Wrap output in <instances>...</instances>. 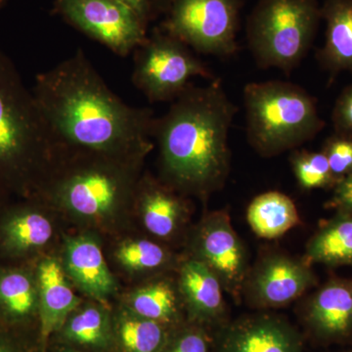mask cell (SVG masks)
Here are the masks:
<instances>
[{
	"label": "cell",
	"instance_id": "1",
	"mask_svg": "<svg viewBox=\"0 0 352 352\" xmlns=\"http://www.w3.org/2000/svg\"><path fill=\"white\" fill-rule=\"evenodd\" d=\"M32 90L60 148L138 161L154 148L153 111L124 103L82 50L39 74Z\"/></svg>",
	"mask_w": 352,
	"mask_h": 352
},
{
	"label": "cell",
	"instance_id": "2",
	"mask_svg": "<svg viewBox=\"0 0 352 352\" xmlns=\"http://www.w3.org/2000/svg\"><path fill=\"white\" fill-rule=\"evenodd\" d=\"M237 112L219 78L206 87L191 83L153 124L163 182L201 199L221 189L230 173L229 131Z\"/></svg>",
	"mask_w": 352,
	"mask_h": 352
},
{
	"label": "cell",
	"instance_id": "3",
	"mask_svg": "<svg viewBox=\"0 0 352 352\" xmlns=\"http://www.w3.org/2000/svg\"><path fill=\"white\" fill-rule=\"evenodd\" d=\"M58 151L34 92L0 50V188L36 196Z\"/></svg>",
	"mask_w": 352,
	"mask_h": 352
},
{
	"label": "cell",
	"instance_id": "4",
	"mask_svg": "<svg viewBox=\"0 0 352 352\" xmlns=\"http://www.w3.org/2000/svg\"><path fill=\"white\" fill-rule=\"evenodd\" d=\"M142 163L59 148L36 196L76 219L101 223L134 203Z\"/></svg>",
	"mask_w": 352,
	"mask_h": 352
},
{
	"label": "cell",
	"instance_id": "5",
	"mask_svg": "<svg viewBox=\"0 0 352 352\" xmlns=\"http://www.w3.org/2000/svg\"><path fill=\"white\" fill-rule=\"evenodd\" d=\"M243 98L248 141L261 156L275 157L298 149L325 126L316 99L295 83L250 82Z\"/></svg>",
	"mask_w": 352,
	"mask_h": 352
},
{
	"label": "cell",
	"instance_id": "6",
	"mask_svg": "<svg viewBox=\"0 0 352 352\" xmlns=\"http://www.w3.org/2000/svg\"><path fill=\"white\" fill-rule=\"evenodd\" d=\"M320 19L317 0H259L247 24L258 66L289 75L309 52Z\"/></svg>",
	"mask_w": 352,
	"mask_h": 352
},
{
	"label": "cell",
	"instance_id": "7",
	"mask_svg": "<svg viewBox=\"0 0 352 352\" xmlns=\"http://www.w3.org/2000/svg\"><path fill=\"white\" fill-rule=\"evenodd\" d=\"M134 54L132 82L152 103L175 100L196 76L215 78L189 46L163 30L153 32Z\"/></svg>",
	"mask_w": 352,
	"mask_h": 352
},
{
	"label": "cell",
	"instance_id": "8",
	"mask_svg": "<svg viewBox=\"0 0 352 352\" xmlns=\"http://www.w3.org/2000/svg\"><path fill=\"white\" fill-rule=\"evenodd\" d=\"M239 0H173L162 30L192 50L217 57L237 53Z\"/></svg>",
	"mask_w": 352,
	"mask_h": 352
},
{
	"label": "cell",
	"instance_id": "9",
	"mask_svg": "<svg viewBox=\"0 0 352 352\" xmlns=\"http://www.w3.org/2000/svg\"><path fill=\"white\" fill-rule=\"evenodd\" d=\"M53 11L118 56L134 52L148 38L147 23L120 0H55Z\"/></svg>",
	"mask_w": 352,
	"mask_h": 352
},
{
	"label": "cell",
	"instance_id": "10",
	"mask_svg": "<svg viewBox=\"0 0 352 352\" xmlns=\"http://www.w3.org/2000/svg\"><path fill=\"white\" fill-rule=\"evenodd\" d=\"M190 256L208 266L219 278L224 292L234 300L242 298L249 273V252L231 223L226 210L210 212L192 233Z\"/></svg>",
	"mask_w": 352,
	"mask_h": 352
},
{
	"label": "cell",
	"instance_id": "11",
	"mask_svg": "<svg viewBox=\"0 0 352 352\" xmlns=\"http://www.w3.org/2000/svg\"><path fill=\"white\" fill-rule=\"evenodd\" d=\"M311 264L282 252H268L250 268L242 298L250 307L276 309L291 305L316 286Z\"/></svg>",
	"mask_w": 352,
	"mask_h": 352
},
{
	"label": "cell",
	"instance_id": "12",
	"mask_svg": "<svg viewBox=\"0 0 352 352\" xmlns=\"http://www.w3.org/2000/svg\"><path fill=\"white\" fill-rule=\"evenodd\" d=\"M217 352H303L302 335L276 315L240 317L217 329Z\"/></svg>",
	"mask_w": 352,
	"mask_h": 352
},
{
	"label": "cell",
	"instance_id": "13",
	"mask_svg": "<svg viewBox=\"0 0 352 352\" xmlns=\"http://www.w3.org/2000/svg\"><path fill=\"white\" fill-rule=\"evenodd\" d=\"M0 210V258L11 263H28L50 244L54 226L38 196Z\"/></svg>",
	"mask_w": 352,
	"mask_h": 352
},
{
	"label": "cell",
	"instance_id": "14",
	"mask_svg": "<svg viewBox=\"0 0 352 352\" xmlns=\"http://www.w3.org/2000/svg\"><path fill=\"white\" fill-rule=\"evenodd\" d=\"M308 332L323 344L352 336V279L333 278L309 296L303 308Z\"/></svg>",
	"mask_w": 352,
	"mask_h": 352
},
{
	"label": "cell",
	"instance_id": "15",
	"mask_svg": "<svg viewBox=\"0 0 352 352\" xmlns=\"http://www.w3.org/2000/svg\"><path fill=\"white\" fill-rule=\"evenodd\" d=\"M177 285L183 305L197 325L219 329L229 321L223 287L205 264L191 258L183 261Z\"/></svg>",
	"mask_w": 352,
	"mask_h": 352
},
{
	"label": "cell",
	"instance_id": "16",
	"mask_svg": "<svg viewBox=\"0 0 352 352\" xmlns=\"http://www.w3.org/2000/svg\"><path fill=\"white\" fill-rule=\"evenodd\" d=\"M178 193L163 180L149 176L139 179L134 204H138L146 230L157 239H173L182 230L188 207Z\"/></svg>",
	"mask_w": 352,
	"mask_h": 352
},
{
	"label": "cell",
	"instance_id": "17",
	"mask_svg": "<svg viewBox=\"0 0 352 352\" xmlns=\"http://www.w3.org/2000/svg\"><path fill=\"white\" fill-rule=\"evenodd\" d=\"M38 289L39 340L46 346L50 336L80 303L67 281L66 273L56 259H41L36 267Z\"/></svg>",
	"mask_w": 352,
	"mask_h": 352
},
{
	"label": "cell",
	"instance_id": "18",
	"mask_svg": "<svg viewBox=\"0 0 352 352\" xmlns=\"http://www.w3.org/2000/svg\"><path fill=\"white\" fill-rule=\"evenodd\" d=\"M29 263L0 265V322L23 331L38 318V289L34 268Z\"/></svg>",
	"mask_w": 352,
	"mask_h": 352
},
{
	"label": "cell",
	"instance_id": "19",
	"mask_svg": "<svg viewBox=\"0 0 352 352\" xmlns=\"http://www.w3.org/2000/svg\"><path fill=\"white\" fill-rule=\"evenodd\" d=\"M65 267L72 279L94 298L105 300L115 289L103 252L92 238L80 236L68 241Z\"/></svg>",
	"mask_w": 352,
	"mask_h": 352
},
{
	"label": "cell",
	"instance_id": "20",
	"mask_svg": "<svg viewBox=\"0 0 352 352\" xmlns=\"http://www.w3.org/2000/svg\"><path fill=\"white\" fill-rule=\"evenodd\" d=\"M321 19L326 22L323 48L317 53L322 68L335 76L352 75V0H325Z\"/></svg>",
	"mask_w": 352,
	"mask_h": 352
},
{
	"label": "cell",
	"instance_id": "21",
	"mask_svg": "<svg viewBox=\"0 0 352 352\" xmlns=\"http://www.w3.org/2000/svg\"><path fill=\"white\" fill-rule=\"evenodd\" d=\"M303 258L328 267H352V214L336 212L323 222L308 240Z\"/></svg>",
	"mask_w": 352,
	"mask_h": 352
},
{
	"label": "cell",
	"instance_id": "22",
	"mask_svg": "<svg viewBox=\"0 0 352 352\" xmlns=\"http://www.w3.org/2000/svg\"><path fill=\"white\" fill-rule=\"evenodd\" d=\"M247 220L254 233L263 239H276L300 223L295 203L286 194L265 192L247 208Z\"/></svg>",
	"mask_w": 352,
	"mask_h": 352
},
{
	"label": "cell",
	"instance_id": "23",
	"mask_svg": "<svg viewBox=\"0 0 352 352\" xmlns=\"http://www.w3.org/2000/svg\"><path fill=\"white\" fill-rule=\"evenodd\" d=\"M133 314L163 325H175L182 317L183 305L177 280L161 278L136 289L131 298Z\"/></svg>",
	"mask_w": 352,
	"mask_h": 352
},
{
	"label": "cell",
	"instance_id": "24",
	"mask_svg": "<svg viewBox=\"0 0 352 352\" xmlns=\"http://www.w3.org/2000/svg\"><path fill=\"white\" fill-rule=\"evenodd\" d=\"M166 326L135 314L120 320L119 335L127 352H162L168 340Z\"/></svg>",
	"mask_w": 352,
	"mask_h": 352
},
{
	"label": "cell",
	"instance_id": "25",
	"mask_svg": "<svg viewBox=\"0 0 352 352\" xmlns=\"http://www.w3.org/2000/svg\"><path fill=\"white\" fill-rule=\"evenodd\" d=\"M117 258L126 268L141 272H160L175 265V258L164 245L147 239L122 243Z\"/></svg>",
	"mask_w": 352,
	"mask_h": 352
},
{
	"label": "cell",
	"instance_id": "26",
	"mask_svg": "<svg viewBox=\"0 0 352 352\" xmlns=\"http://www.w3.org/2000/svg\"><path fill=\"white\" fill-rule=\"evenodd\" d=\"M289 163L296 182L303 191L333 188L337 184L327 157L322 151L293 150L289 156Z\"/></svg>",
	"mask_w": 352,
	"mask_h": 352
},
{
	"label": "cell",
	"instance_id": "27",
	"mask_svg": "<svg viewBox=\"0 0 352 352\" xmlns=\"http://www.w3.org/2000/svg\"><path fill=\"white\" fill-rule=\"evenodd\" d=\"M69 340L85 346H101L107 337V319L101 308L88 307L72 317L66 328Z\"/></svg>",
	"mask_w": 352,
	"mask_h": 352
},
{
	"label": "cell",
	"instance_id": "28",
	"mask_svg": "<svg viewBox=\"0 0 352 352\" xmlns=\"http://www.w3.org/2000/svg\"><path fill=\"white\" fill-rule=\"evenodd\" d=\"M322 152L337 183L352 173V136L335 132L326 139Z\"/></svg>",
	"mask_w": 352,
	"mask_h": 352
},
{
	"label": "cell",
	"instance_id": "29",
	"mask_svg": "<svg viewBox=\"0 0 352 352\" xmlns=\"http://www.w3.org/2000/svg\"><path fill=\"white\" fill-rule=\"evenodd\" d=\"M210 340L205 328L200 325L186 328L173 339L168 338L162 352H210Z\"/></svg>",
	"mask_w": 352,
	"mask_h": 352
},
{
	"label": "cell",
	"instance_id": "30",
	"mask_svg": "<svg viewBox=\"0 0 352 352\" xmlns=\"http://www.w3.org/2000/svg\"><path fill=\"white\" fill-rule=\"evenodd\" d=\"M335 132L352 136V85L340 92L332 113Z\"/></svg>",
	"mask_w": 352,
	"mask_h": 352
},
{
	"label": "cell",
	"instance_id": "31",
	"mask_svg": "<svg viewBox=\"0 0 352 352\" xmlns=\"http://www.w3.org/2000/svg\"><path fill=\"white\" fill-rule=\"evenodd\" d=\"M333 189V196L326 201L325 207L336 212L352 214V173L340 180Z\"/></svg>",
	"mask_w": 352,
	"mask_h": 352
},
{
	"label": "cell",
	"instance_id": "32",
	"mask_svg": "<svg viewBox=\"0 0 352 352\" xmlns=\"http://www.w3.org/2000/svg\"><path fill=\"white\" fill-rule=\"evenodd\" d=\"M0 352H32L24 331L4 325L0 322Z\"/></svg>",
	"mask_w": 352,
	"mask_h": 352
},
{
	"label": "cell",
	"instance_id": "33",
	"mask_svg": "<svg viewBox=\"0 0 352 352\" xmlns=\"http://www.w3.org/2000/svg\"><path fill=\"white\" fill-rule=\"evenodd\" d=\"M131 8L145 23L149 24L153 18L151 0H120Z\"/></svg>",
	"mask_w": 352,
	"mask_h": 352
},
{
	"label": "cell",
	"instance_id": "34",
	"mask_svg": "<svg viewBox=\"0 0 352 352\" xmlns=\"http://www.w3.org/2000/svg\"><path fill=\"white\" fill-rule=\"evenodd\" d=\"M151 1L153 17H154L156 13L168 12L173 0H151Z\"/></svg>",
	"mask_w": 352,
	"mask_h": 352
},
{
	"label": "cell",
	"instance_id": "35",
	"mask_svg": "<svg viewBox=\"0 0 352 352\" xmlns=\"http://www.w3.org/2000/svg\"><path fill=\"white\" fill-rule=\"evenodd\" d=\"M6 192L3 191L1 188H0V210H1V208L3 207V204H2V197L6 195Z\"/></svg>",
	"mask_w": 352,
	"mask_h": 352
},
{
	"label": "cell",
	"instance_id": "36",
	"mask_svg": "<svg viewBox=\"0 0 352 352\" xmlns=\"http://www.w3.org/2000/svg\"><path fill=\"white\" fill-rule=\"evenodd\" d=\"M7 0H0V10L6 6Z\"/></svg>",
	"mask_w": 352,
	"mask_h": 352
},
{
	"label": "cell",
	"instance_id": "37",
	"mask_svg": "<svg viewBox=\"0 0 352 352\" xmlns=\"http://www.w3.org/2000/svg\"><path fill=\"white\" fill-rule=\"evenodd\" d=\"M66 352H76V351H66Z\"/></svg>",
	"mask_w": 352,
	"mask_h": 352
},
{
	"label": "cell",
	"instance_id": "38",
	"mask_svg": "<svg viewBox=\"0 0 352 352\" xmlns=\"http://www.w3.org/2000/svg\"><path fill=\"white\" fill-rule=\"evenodd\" d=\"M351 352H352V351H351Z\"/></svg>",
	"mask_w": 352,
	"mask_h": 352
}]
</instances>
